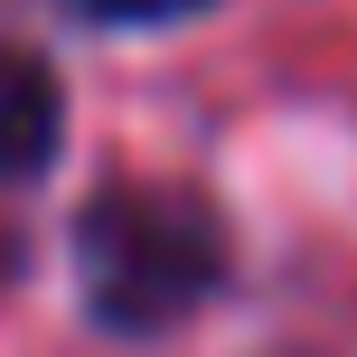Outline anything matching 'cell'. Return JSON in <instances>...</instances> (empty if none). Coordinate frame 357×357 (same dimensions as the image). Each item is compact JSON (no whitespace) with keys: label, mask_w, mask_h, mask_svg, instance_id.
<instances>
[{"label":"cell","mask_w":357,"mask_h":357,"mask_svg":"<svg viewBox=\"0 0 357 357\" xmlns=\"http://www.w3.org/2000/svg\"><path fill=\"white\" fill-rule=\"evenodd\" d=\"M75 282L113 339H160L226 282V226L197 188L113 178L75 216Z\"/></svg>","instance_id":"cell-1"},{"label":"cell","mask_w":357,"mask_h":357,"mask_svg":"<svg viewBox=\"0 0 357 357\" xmlns=\"http://www.w3.org/2000/svg\"><path fill=\"white\" fill-rule=\"evenodd\" d=\"M66 142V94H56L47 56L0 47V178H38Z\"/></svg>","instance_id":"cell-2"},{"label":"cell","mask_w":357,"mask_h":357,"mask_svg":"<svg viewBox=\"0 0 357 357\" xmlns=\"http://www.w3.org/2000/svg\"><path fill=\"white\" fill-rule=\"evenodd\" d=\"M94 19H188V10H207V0H85Z\"/></svg>","instance_id":"cell-3"}]
</instances>
